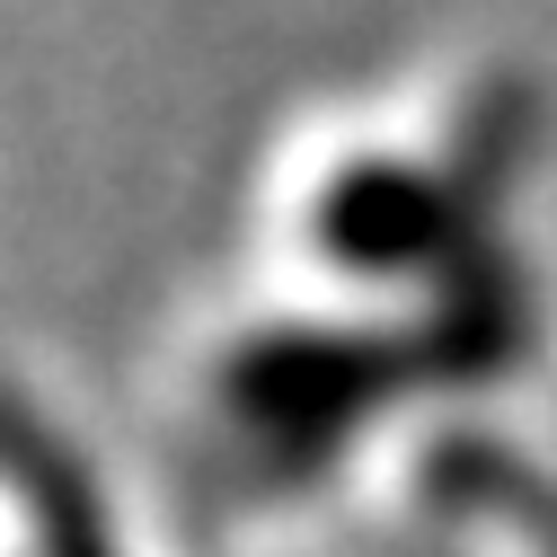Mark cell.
I'll return each instance as SVG.
<instances>
[{"label": "cell", "mask_w": 557, "mask_h": 557, "mask_svg": "<svg viewBox=\"0 0 557 557\" xmlns=\"http://www.w3.org/2000/svg\"><path fill=\"white\" fill-rule=\"evenodd\" d=\"M345 513L372 557H557V460L486 398H460L345 478Z\"/></svg>", "instance_id": "obj_2"}, {"label": "cell", "mask_w": 557, "mask_h": 557, "mask_svg": "<svg viewBox=\"0 0 557 557\" xmlns=\"http://www.w3.org/2000/svg\"><path fill=\"white\" fill-rule=\"evenodd\" d=\"M0 557H124L98 478L0 381Z\"/></svg>", "instance_id": "obj_3"}, {"label": "cell", "mask_w": 557, "mask_h": 557, "mask_svg": "<svg viewBox=\"0 0 557 557\" xmlns=\"http://www.w3.org/2000/svg\"><path fill=\"white\" fill-rule=\"evenodd\" d=\"M540 98L513 62H451L301 115L248 195V284L355 319L540 327L513 248Z\"/></svg>", "instance_id": "obj_1"}]
</instances>
